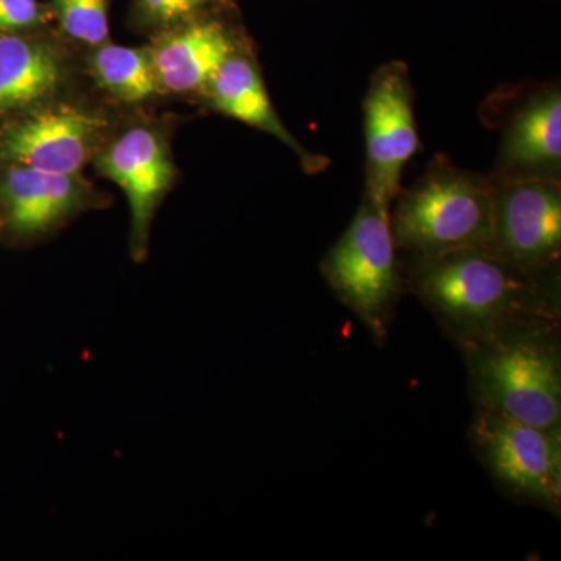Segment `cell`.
Listing matches in <instances>:
<instances>
[{
  "instance_id": "6da1fadb",
  "label": "cell",
  "mask_w": 561,
  "mask_h": 561,
  "mask_svg": "<svg viewBox=\"0 0 561 561\" xmlns=\"http://www.w3.org/2000/svg\"><path fill=\"white\" fill-rule=\"evenodd\" d=\"M491 247H467L416 260L412 286L463 345L519 321L537 305L534 276Z\"/></svg>"
},
{
  "instance_id": "7a4b0ae2",
  "label": "cell",
  "mask_w": 561,
  "mask_h": 561,
  "mask_svg": "<svg viewBox=\"0 0 561 561\" xmlns=\"http://www.w3.org/2000/svg\"><path fill=\"white\" fill-rule=\"evenodd\" d=\"M390 209L394 245L416 260L467 247H491L493 180L437 154L426 172L398 192Z\"/></svg>"
},
{
  "instance_id": "3957f363",
  "label": "cell",
  "mask_w": 561,
  "mask_h": 561,
  "mask_svg": "<svg viewBox=\"0 0 561 561\" xmlns=\"http://www.w3.org/2000/svg\"><path fill=\"white\" fill-rule=\"evenodd\" d=\"M465 346L482 409L560 430V353L545 328L519 320Z\"/></svg>"
},
{
  "instance_id": "277c9868",
  "label": "cell",
  "mask_w": 561,
  "mask_h": 561,
  "mask_svg": "<svg viewBox=\"0 0 561 561\" xmlns=\"http://www.w3.org/2000/svg\"><path fill=\"white\" fill-rule=\"evenodd\" d=\"M390 210L365 195L350 227L321 261V273L339 298L378 339L387 331L401 294Z\"/></svg>"
},
{
  "instance_id": "5b68a950",
  "label": "cell",
  "mask_w": 561,
  "mask_h": 561,
  "mask_svg": "<svg viewBox=\"0 0 561 561\" xmlns=\"http://www.w3.org/2000/svg\"><path fill=\"white\" fill-rule=\"evenodd\" d=\"M364 117L367 146L365 195L390 210L401 191L405 164L420 149L412 81L404 62H389L373 73L365 95Z\"/></svg>"
},
{
  "instance_id": "8992f818",
  "label": "cell",
  "mask_w": 561,
  "mask_h": 561,
  "mask_svg": "<svg viewBox=\"0 0 561 561\" xmlns=\"http://www.w3.org/2000/svg\"><path fill=\"white\" fill-rule=\"evenodd\" d=\"M471 435L482 460L505 489L538 504L560 507V430H542L481 408Z\"/></svg>"
},
{
  "instance_id": "52a82bcc",
  "label": "cell",
  "mask_w": 561,
  "mask_h": 561,
  "mask_svg": "<svg viewBox=\"0 0 561 561\" xmlns=\"http://www.w3.org/2000/svg\"><path fill=\"white\" fill-rule=\"evenodd\" d=\"M491 180V249L524 272L552 267L561 251L560 180Z\"/></svg>"
},
{
  "instance_id": "ba28073f",
  "label": "cell",
  "mask_w": 561,
  "mask_h": 561,
  "mask_svg": "<svg viewBox=\"0 0 561 561\" xmlns=\"http://www.w3.org/2000/svg\"><path fill=\"white\" fill-rule=\"evenodd\" d=\"M105 122L73 106H51L11 125L0 139V157L14 165L77 175L98 150Z\"/></svg>"
},
{
  "instance_id": "9c48e42d",
  "label": "cell",
  "mask_w": 561,
  "mask_h": 561,
  "mask_svg": "<svg viewBox=\"0 0 561 561\" xmlns=\"http://www.w3.org/2000/svg\"><path fill=\"white\" fill-rule=\"evenodd\" d=\"M95 164L130 203L133 247L142 256L154 210L175 176L164 142L157 133L136 127L99 153Z\"/></svg>"
},
{
  "instance_id": "30bf717a",
  "label": "cell",
  "mask_w": 561,
  "mask_h": 561,
  "mask_svg": "<svg viewBox=\"0 0 561 561\" xmlns=\"http://www.w3.org/2000/svg\"><path fill=\"white\" fill-rule=\"evenodd\" d=\"M560 173L561 91L559 84H542L505 122L493 179L560 180Z\"/></svg>"
},
{
  "instance_id": "8fae6325",
  "label": "cell",
  "mask_w": 561,
  "mask_h": 561,
  "mask_svg": "<svg viewBox=\"0 0 561 561\" xmlns=\"http://www.w3.org/2000/svg\"><path fill=\"white\" fill-rule=\"evenodd\" d=\"M206 90H208L214 108L227 114L232 119L241 121L257 130L268 133L278 138L280 142L286 144L300 158L305 172L319 173L330 165L328 158L306 150L287 130L286 125L273 108L260 70L250 58L236 54V50L232 51L230 57L221 62Z\"/></svg>"
},
{
  "instance_id": "7c38bea8",
  "label": "cell",
  "mask_w": 561,
  "mask_h": 561,
  "mask_svg": "<svg viewBox=\"0 0 561 561\" xmlns=\"http://www.w3.org/2000/svg\"><path fill=\"white\" fill-rule=\"evenodd\" d=\"M236 50L227 28L216 21L186 25L160 41L150 51L160 90H206L221 62Z\"/></svg>"
},
{
  "instance_id": "4fadbf2b",
  "label": "cell",
  "mask_w": 561,
  "mask_h": 561,
  "mask_svg": "<svg viewBox=\"0 0 561 561\" xmlns=\"http://www.w3.org/2000/svg\"><path fill=\"white\" fill-rule=\"evenodd\" d=\"M10 227L21 234L46 231L76 213L87 197L77 175L13 165L0 187Z\"/></svg>"
},
{
  "instance_id": "5bb4252c",
  "label": "cell",
  "mask_w": 561,
  "mask_h": 561,
  "mask_svg": "<svg viewBox=\"0 0 561 561\" xmlns=\"http://www.w3.org/2000/svg\"><path fill=\"white\" fill-rule=\"evenodd\" d=\"M61 60L54 47L20 36H0V111L44 101L61 83Z\"/></svg>"
},
{
  "instance_id": "9a60e30c",
  "label": "cell",
  "mask_w": 561,
  "mask_h": 561,
  "mask_svg": "<svg viewBox=\"0 0 561 561\" xmlns=\"http://www.w3.org/2000/svg\"><path fill=\"white\" fill-rule=\"evenodd\" d=\"M92 73L102 88L121 101L135 103L160 91L150 51L135 47H99L91 61Z\"/></svg>"
},
{
  "instance_id": "2e32d148",
  "label": "cell",
  "mask_w": 561,
  "mask_h": 561,
  "mask_svg": "<svg viewBox=\"0 0 561 561\" xmlns=\"http://www.w3.org/2000/svg\"><path fill=\"white\" fill-rule=\"evenodd\" d=\"M54 7L62 32L70 38L92 46L108 39L110 0H55Z\"/></svg>"
},
{
  "instance_id": "e0dca14e",
  "label": "cell",
  "mask_w": 561,
  "mask_h": 561,
  "mask_svg": "<svg viewBox=\"0 0 561 561\" xmlns=\"http://www.w3.org/2000/svg\"><path fill=\"white\" fill-rule=\"evenodd\" d=\"M217 0H139L140 9L149 20L161 24L186 21Z\"/></svg>"
},
{
  "instance_id": "ac0fdd59",
  "label": "cell",
  "mask_w": 561,
  "mask_h": 561,
  "mask_svg": "<svg viewBox=\"0 0 561 561\" xmlns=\"http://www.w3.org/2000/svg\"><path fill=\"white\" fill-rule=\"evenodd\" d=\"M44 20L36 0H0V32L32 27Z\"/></svg>"
},
{
  "instance_id": "d6986e66",
  "label": "cell",
  "mask_w": 561,
  "mask_h": 561,
  "mask_svg": "<svg viewBox=\"0 0 561 561\" xmlns=\"http://www.w3.org/2000/svg\"><path fill=\"white\" fill-rule=\"evenodd\" d=\"M0 227H2V224H0Z\"/></svg>"
}]
</instances>
